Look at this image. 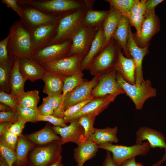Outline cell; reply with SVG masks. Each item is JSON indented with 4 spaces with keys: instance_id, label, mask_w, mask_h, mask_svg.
I'll list each match as a JSON object with an SVG mask.
<instances>
[{
    "instance_id": "1",
    "label": "cell",
    "mask_w": 166,
    "mask_h": 166,
    "mask_svg": "<svg viewBox=\"0 0 166 166\" xmlns=\"http://www.w3.org/2000/svg\"><path fill=\"white\" fill-rule=\"evenodd\" d=\"M94 0H18L20 5L30 6L48 14L64 16L80 9L93 7Z\"/></svg>"
},
{
    "instance_id": "2",
    "label": "cell",
    "mask_w": 166,
    "mask_h": 166,
    "mask_svg": "<svg viewBox=\"0 0 166 166\" xmlns=\"http://www.w3.org/2000/svg\"><path fill=\"white\" fill-rule=\"evenodd\" d=\"M7 49L10 58L32 57L31 38L30 31L20 19L10 28Z\"/></svg>"
},
{
    "instance_id": "3",
    "label": "cell",
    "mask_w": 166,
    "mask_h": 166,
    "mask_svg": "<svg viewBox=\"0 0 166 166\" xmlns=\"http://www.w3.org/2000/svg\"><path fill=\"white\" fill-rule=\"evenodd\" d=\"M116 78L118 85L133 102L137 110H141L148 99L156 95V90L152 87L148 79L144 80L139 86L132 85L125 81L117 72Z\"/></svg>"
},
{
    "instance_id": "4",
    "label": "cell",
    "mask_w": 166,
    "mask_h": 166,
    "mask_svg": "<svg viewBox=\"0 0 166 166\" xmlns=\"http://www.w3.org/2000/svg\"><path fill=\"white\" fill-rule=\"evenodd\" d=\"M90 8L93 7L82 8L62 17L59 21L54 37L47 46L71 39L83 24L85 15Z\"/></svg>"
},
{
    "instance_id": "5",
    "label": "cell",
    "mask_w": 166,
    "mask_h": 166,
    "mask_svg": "<svg viewBox=\"0 0 166 166\" xmlns=\"http://www.w3.org/2000/svg\"><path fill=\"white\" fill-rule=\"evenodd\" d=\"M120 47L117 42L112 39L91 62L88 69L90 73L100 76L114 69Z\"/></svg>"
},
{
    "instance_id": "6",
    "label": "cell",
    "mask_w": 166,
    "mask_h": 166,
    "mask_svg": "<svg viewBox=\"0 0 166 166\" xmlns=\"http://www.w3.org/2000/svg\"><path fill=\"white\" fill-rule=\"evenodd\" d=\"M98 147L112 153L113 161L117 166H120L125 160L136 156L147 155L151 148L148 142L129 146L109 143L99 145Z\"/></svg>"
},
{
    "instance_id": "7",
    "label": "cell",
    "mask_w": 166,
    "mask_h": 166,
    "mask_svg": "<svg viewBox=\"0 0 166 166\" xmlns=\"http://www.w3.org/2000/svg\"><path fill=\"white\" fill-rule=\"evenodd\" d=\"M61 141L34 148L27 158L30 166H49L61 155Z\"/></svg>"
},
{
    "instance_id": "8",
    "label": "cell",
    "mask_w": 166,
    "mask_h": 166,
    "mask_svg": "<svg viewBox=\"0 0 166 166\" xmlns=\"http://www.w3.org/2000/svg\"><path fill=\"white\" fill-rule=\"evenodd\" d=\"M83 59L80 56L74 55L65 57L41 65L45 71L66 77L82 70L81 64Z\"/></svg>"
},
{
    "instance_id": "9",
    "label": "cell",
    "mask_w": 166,
    "mask_h": 166,
    "mask_svg": "<svg viewBox=\"0 0 166 166\" xmlns=\"http://www.w3.org/2000/svg\"><path fill=\"white\" fill-rule=\"evenodd\" d=\"M99 28H88L83 24L71 38L72 44L68 56L77 55L83 59L89 52Z\"/></svg>"
},
{
    "instance_id": "10",
    "label": "cell",
    "mask_w": 166,
    "mask_h": 166,
    "mask_svg": "<svg viewBox=\"0 0 166 166\" xmlns=\"http://www.w3.org/2000/svg\"><path fill=\"white\" fill-rule=\"evenodd\" d=\"M117 71L114 69L102 75L98 82L92 89L91 95L93 98L104 97L108 95L118 96L125 94L124 91L117 84Z\"/></svg>"
},
{
    "instance_id": "11",
    "label": "cell",
    "mask_w": 166,
    "mask_h": 166,
    "mask_svg": "<svg viewBox=\"0 0 166 166\" xmlns=\"http://www.w3.org/2000/svg\"><path fill=\"white\" fill-rule=\"evenodd\" d=\"M136 144H141L142 143V141L147 140L151 148H159L164 149L165 154L162 158L152 166H159L166 161L165 138L162 133L150 127H142L136 131Z\"/></svg>"
},
{
    "instance_id": "12",
    "label": "cell",
    "mask_w": 166,
    "mask_h": 166,
    "mask_svg": "<svg viewBox=\"0 0 166 166\" xmlns=\"http://www.w3.org/2000/svg\"><path fill=\"white\" fill-rule=\"evenodd\" d=\"M72 44L71 39L46 46L32 57L41 65L67 56Z\"/></svg>"
},
{
    "instance_id": "13",
    "label": "cell",
    "mask_w": 166,
    "mask_h": 166,
    "mask_svg": "<svg viewBox=\"0 0 166 166\" xmlns=\"http://www.w3.org/2000/svg\"><path fill=\"white\" fill-rule=\"evenodd\" d=\"M20 5L23 7L24 13L23 19L20 20L30 31L40 26L57 22L64 16L49 14L30 6Z\"/></svg>"
},
{
    "instance_id": "14",
    "label": "cell",
    "mask_w": 166,
    "mask_h": 166,
    "mask_svg": "<svg viewBox=\"0 0 166 166\" xmlns=\"http://www.w3.org/2000/svg\"><path fill=\"white\" fill-rule=\"evenodd\" d=\"M145 18L138 36L134 38L138 45L143 48L149 45L152 37L160 30V22L155 11L145 15Z\"/></svg>"
},
{
    "instance_id": "15",
    "label": "cell",
    "mask_w": 166,
    "mask_h": 166,
    "mask_svg": "<svg viewBox=\"0 0 166 166\" xmlns=\"http://www.w3.org/2000/svg\"><path fill=\"white\" fill-rule=\"evenodd\" d=\"M59 22L40 26L30 31L32 55L47 46L55 34Z\"/></svg>"
},
{
    "instance_id": "16",
    "label": "cell",
    "mask_w": 166,
    "mask_h": 166,
    "mask_svg": "<svg viewBox=\"0 0 166 166\" xmlns=\"http://www.w3.org/2000/svg\"><path fill=\"white\" fill-rule=\"evenodd\" d=\"M100 76H95L91 80L85 81L73 90L68 93L65 97L63 109L89 98H93L91 92L97 84Z\"/></svg>"
},
{
    "instance_id": "17",
    "label": "cell",
    "mask_w": 166,
    "mask_h": 166,
    "mask_svg": "<svg viewBox=\"0 0 166 166\" xmlns=\"http://www.w3.org/2000/svg\"><path fill=\"white\" fill-rule=\"evenodd\" d=\"M117 96L116 95H108L93 98L78 112L63 119L66 123L77 120L80 117L86 115L92 114L96 116L113 102Z\"/></svg>"
},
{
    "instance_id": "18",
    "label": "cell",
    "mask_w": 166,
    "mask_h": 166,
    "mask_svg": "<svg viewBox=\"0 0 166 166\" xmlns=\"http://www.w3.org/2000/svg\"><path fill=\"white\" fill-rule=\"evenodd\" d=\"M149 46V45L141 48L138 45L134 39L130 26L127 49L136 65L135 85L138 86L140 85L144 80L143 76L142 64L144 57L148 52Z\"/></svg>"
},
{
    "instance_id": "19",
    "label": "cell",
    "mask_w": 166,
    "mask_h": 166,
    "mask_svg": "<svg viewBox=\"0 0 166 166\" xmlns=\"http://www.w3.org/2000/svg\"><path fill=\"white\" fill-rule=\"evenodd\" d=\"M70 123L69 125L65 127L54 126L52 129L56 133L60 136L62 144L70 142L78 145L86 139L84 130L78 123V120Z\"/></svg>"
},
{
    "instance_id": "20",
    "label": "cell",
    "mask_w": 166,
    "mask_h": 166,
    "mask_svg": "<svg viewBox=\"0 0 166 166\" xmlns=\"http://www.w3.org/2000/svg\"><path fill=\"white\" fill-rule=\"evenodd\" d=\"M20 71L26 81L34 82L41 79L45 70L32 57L19 58Z\"/></svg>"
},
{
    "instance_id": "21",
    "label": "cell",
    "mask_w": 166,
    "mask_h": 166,
    "mask_svg": "<svg viewBox=\"0 0 166 166\" xmlns=\"http://www.w3.org/2000/svg\"><path fill=\"white\" fill-rule=\"evenodd\" d=\"M121 47L118 49L116 63L114 69L120 73L128 83L135 84L136 66L132 58H128L124 55Z\"/></svg>"
},
{
    "instance_id": "22",
    "label": "cell",
    "mask_w": 166,
    "mask_h": 166,
    "mask_svg": "<svg viewBox=\"0 0 166 166\" xmlns=\"http://www.w3.org/2000/svg\"><path fill=\"white\" fill-rule=\"evenodd\" d=\"M99 148L97 144L89 139L80 143L74 150V157L77 165L83 166L86 161L95 156Z\"/></svg>"
},
{
    "instance_id": "23",
    "label": "cell",
    "mask_w": 166,
    "mask_h": 166,
    "mask_svg": "<svg viewBox=\"0 0 166 166\" xmlns=\"http://www.w3.org/2000/svg\"><path fill=\"white\" fill-rule=\"evenodd\" d=\"M65 78L57 74L45 71L41 79L45 83L43 92L48 96L62 94Z\"/></svg>"
},
{
    "instance_id": "24",
    "label": "cell",
    "mask_w": 166,
    "mask_h": 166,
    "mask_svg": "<svg viewBox=\"0 0 166 166\" xmlns=\"http://www.w3.org/2000/svg\"><path fill=\"white\" fill-rule=\"evenodd\" d=\"M105 45V38L102 26L99 28L97 33L87 54L81 61V68L82 71L88 69L92 61Z\"/></svg>"
},
{
    "instance_id": "25",
    "label": "cell",
    "mask_w": 166,
    "mask_h": 166,
    "mask_svg": "<svg viewBox=\"0 0 166 166\" xmlns=\"http://www.w3.org/2000/svg\"><path fill=\"white\" fill-rule=\"evenodd\" d=\"M122 17V15L117 9L110 6V8L102 25L105 44L111 40Z\"/></svg>"
},
{
    "instance_id": "26",
    "label": "cell",
    "mask_w": 166,
    "mask_h": 166,
    "mask_svg": "<svg viewBox=\"0 0 166 166\" xmlns=\"http://www.w3.org/2000/svg\"><path fill=\"white\" fill-rule=\"evenodd\" d=\"M26 81L20 71L19 59L15 58L10 73V93L18 97L24 91V86Z\"/></svg>"
},
{
    "instance_id": "27",
    "label": "cell",
    "mask_w": 166,
    "mask_h": 166,
    "mask_svg": "<svg viewBox=\"0 0 166 166\" xmlns=\"http://www.w3.org/2000/svg\"><path fill=\"white\" fill-rule=\"evenodd\" d=\"M130 25L128 18L122 16L120 22L113 35L112 39L118 44L123 53L128 58H131L127 49V45L129 36Z\"/></svg>"
},
{
    "instance_id": "28",
    "label": "cell",
    "mask_w": 166,
    "mask_h": 166,
    "mask_svg": "<svg viewBox=\"0 0 166 166\" xmlns=\"http://www.w3.org/2000/svg\"><path fill=\"white\" fill-rule=\"evenodd\" d=\"M27 138L34 143L41 145L61 141V137L57 135L53 129L46 126L40 130L29 134Z\"/></svg>"
},
{
    "instance_id": "29",
    "label": "cell",
    "mask_w": 166,
    "mask_h": 166,
    "mask_svg": "<svg viewBox=\"0 0 166 166\" xmlns=\"http://www.w3.org/2000/svg\"><path fill=\"white\" fill-rule=\"evenodd\" d=\"M118 128L108 127L99 129L94 128V131L90 139L98 146L107 143H116L118 141L117 136Z\"/></svg>"
},
{
    "instance_id": "30",
    "label": "cell",
    "mask_w": 166,
    "mask_h": 166,
    "mask_svg": "<svg viewBox=\"0 0 166 166\" xmlns=\"http://www.w3.org/2000/svg\"><path fill=\"white\" fill-rule=\"evenodd\" d=\"M109 10H94L88 9L85 15L83 24L89 29L99 28L102 26Z\"/></svg>"
},
{
    "instance_id": "31",
    "label": "cell",
    "mask_w": 166,
    "mask_h": 166,
    "mask_svg": "<svg viewBox=\"0 0 166 166\" xmlns=\"http://www.w3.org/2000/svg\"><path fill=\"white\" fill-rule=\"evenodd\" d=\"M31 147V144L26 137L22 135L18 137L15 150L17 157L15 165L27 163L28 154Z\"/></svg>"
},
{
    "instance_id": "32",
    "label": "cell",
    "mask_w": 166,
    "mask_h": 166,
    "mask_svg": "<svg viewBox=\"0 0 166 166\" xmlns=\"http://www.w3.org/2000/svg\"><path fill=\"white\" fill-rule=\"evenodd\" d=\"M18 97V106L37 109V106L40 101L38 91H24Z\"/></svg>"
},
{
    "instance_id": "33",
    "label": "cell",
    "mask_w": 166,
    "mask_h": 166,
    "mask_svg": "<svg viewBox=\"0 0 166 166\" xmlns=\"http://www.w3.org/2000/svg\"><path fill=\"white\" fill-rule=\"evenodd\" d=\"M15 58H10L7 62L0 63V90L10 93V90L9 84L10 73Z\"/></svg>"
},
{
    "instance_id": "34",
    "label": "cell",
    "mask_w": 166,
    "mask_h": 166,
    "mask_svg": "<svg viewBox=\"0 0 166 166\" xmlns=\"http://www.w3.org/2000/svg\"><path fill=\"white\" fill-rule=\"evenodd\" d=\"M82 70L79 71L65 79L62 95L64 98L65 95L85 82Z\"/></svg>"
},
{
    "instance_id": "35",
    "label": "cell",
    "mask_w": 166,
    "mask_h": 166,
    "mask_svg": "<svg viewBox=\"0 0 166 166\" xmlns=\"http://www.w3.org/2000/svg\"><path fill=\"white\" fill-rule=\"evenodd\" d=\"M42 101L48 103L52 107L54 111L53 115L63 118L64 111L63 104L64 98L62 94L47 96L43 98Z\"/></svg>"
},
{
    "instance_id": "36",
    "label": "cell",
    "mask_w": 166,
    "mask_h": 166,
    "mask_svg": "<svg viewBox=\"0 0 166 166\" xmlns=\"http://www.w3.org/2000/svg\"><path fill=\"white\" fill-rule=\"evenodd\" d=\"M96 116L92 114L82 116L78 119L79 124L83 128L86 139H89L94 131L93 125Z\"/></svg>"
},
{
    "instance_id": "37",
    "label": "cell",
    "mask_w": 166,
    "mask_h": 166,
    "mask_svg": "<svg viewBox=\"0 0 166 166\" xmlns=\"http://www.w3.org/2000/svg\"><path fill=\"white\" fill-rule=\"evenodd\" d=\"M19 118L27 122L38 121L39 115L37 109L18 106L17 111Z\"/></svg>"
},
{
    "instance_id": "38",
    "label": "cell",
    "mask_w": 166,
    "mask_h": 166,
    "mask_svg": "<svg viewBox=\"0 0 166 166\" xmlns=\"http://www.w3.org/2000/svg\"><path fill=\"white\" fill-rule=\"evenodd\" d=\"M136 0H105L110 6L117 9L123 16L129 12Z\"/></svg>"
},
{
    "instance_id": "39",
    "label": "cell",
    "mask_w": 166,
    "mask_h": 166,
    "mask_svg": "<svg viewBox=\"0 0 166 166\" xmlns=\"http://www.w3.org/2000/svg\"><path fill=\"white\" fill-rule=\"evenodd\" d=\"M0 152L1 156L5 160L9 166H13L17 160L15 151L8 146L1 139Z\"/></svg>"
},
{
    "instance_id": "40",
    "label": "cell",
    "mask_w": 166,
    "mask_h": 166,
    "mask_svg": "<svg viewBox=\"0 0 166 166\" xmlns=\"http://www.w3.org/2000/svg\"><path fill=\"white\" fill-rule=\"evenodd\" d=\"M0 102L8 106L13 110L17 112L18 107V97L13 93H8L0 90Z\"/></svg>"
},
{
    "instance_id": "41",
    "label": "cell",
    "mask_w": 166,
    "mask_h": 166,
    "mask_svg": "<svg viewBox=\"0 0 166 166\" xmlns=\"http://www.w3.org/2000/svg\"><path fill=\"white\" fill-rule=\"evenodd\" d=\"M123 16L127 18L128 19L130 25L134 26L136 30L135 36H138L140 33L143 23L145 18V16L127 13Z\"/></svg>"
},
{
    "instance_id": "42",
    "label": "cell",
    "mask_w": 166,
    "mask_h": 166,
    "mask_svg": "<svg viewBox=\"0 0 166 166\" xmlns=\"http://www.w3.org/2000/svg\"><path fill=\"white\" fill-rule=\"evenodd\" d=\"M91 98L76 104L67 109L63 112V118L73 115L79 111L86 104L91 101Z\"/></svg>"
},
{
    "instance_id": "43",
    "label": "cell",
    "mask_w": 166,
    "mask_h": 166,
    "mask_svg": "<svg viewBox=\"0 0 166 166\" xmlns=\"http://www.w3.org/2000/svg\"><path fill=\"white\" fill-rule=\"evenodd\" d=\"M38 121H47L55 126L65 127L67 126L63 118L58 117L53 115L44 116L39 115Z\"/></svg>"
},
{
    "instance_id": "44",
    "label": "cell",
    "mask_w": 166,
    "mask_h": 166,
    "mask_svg": "<svg viewBox=\"0 0 166 166\" xmlns=\"http://www.w3.org/2000/svg\"><path fill=\"white\" fill-rule=\"evenodd\" d=\"M9 36H7L0 42V63L6 62L10 59L9 57L7 45Z\"/></svg>"
},
{
    "instance_id": "45",
    "label": "cell",
    "mask_w": 166,
    "mask_h": 166,
    "mask_svg": "<svg viewBox=\"0 0 166 166\" xmlns=\"http://www.w3.org/2000/svg\"><path fill=\"white\" fill-rule=\"evenodd\" d=\"M1 1L8 8L15 11L20 16L21 20L24 17V13L22 6L18 2V0H1Z\"/></svg>"
},
{
    "instance_id": "46",
    "label": "cell",
    "mask_w": 166,
    "mask_h": 166,
    "mask_svg": "<svg viewBox=\"0 0 166 166\" xmlns=\"http://www.w3.org/2000/svg\"><path fill=\"white\" fill-rule=\"evenodd\" d=\"M19 117L16 112L13 110L0 112V123L16 122Z\"/></svg>"
},
{
    "instance_id": "47",
    "label": "cell",
    "mask_w": 166,
    "mask_h": 166,
    "mask_svg": "<svg viewBox=\"0 0 166 166\" xmlns=\"http://www.w3.org/2000/svg\"><path fill=\"white\" fill-rule=\"evenodd\" d=\"M18 137L10 133L9 130L4 135L1 137L5 143L15 151L17 143Z\"/></svg>"
},
{
    "instance_id": "48",
    "label": "cell",
    "mask_w": 166,
    "mask_h": 166,
    "mask_svg": "<svg viewBox=\"0 0 166 166\" xmlns=\"http://www.w3.org/2000/svg\"><path fill=\"white\" fill-rule=\"evenodd\" d=\"M26 123V121L19 118L16 122L11 124L9 131L10 133L19 137L22 135L23 130Z\"/></svg>"
},
{
    "instance_id": "49",
    "label": "cell",
    "mask_w": 166,
    "mask_h": 166,
    "mask_svg": "<svg viewBox=\"0 0 166 166\" xmlns=\"http://www.w3.org/2000/svg\"><path fill=\"white\" fill-rule=\"evenodd\" d=\"M146 0H136L129 13L135 14L145 15L146 12L145 3Z\"/></svg>"
},
{
    "instance_id": "50",
    "label": "cell",
    "mask_w": 166,
    "mask_h": 166,
    "mask_svg": "<svg viewBox=\"0 0 166 166\" xmlns=\"http://www.w3.org/2000/svg\"><path fill=\"white\" fill-rule=\"evenodd\" d=\"M39 115L42 116L53 115L54 111L51 106L46 102L43 101L42 104L37 108Z\"/></svg>"
},
{
    "instance_id": "51",
    "label": "cell",
    "mask_w": 166,
    "mask_h": 166,
    "mask_svg": "<svg viewBox=\"0 0 166 166\" xmlns=\"http://www.w3.org/2000/svg\"><path fill=\"white\" fill-rule=\"evenodd\" d=\"M163 1V0H147L145 3V14L155 11L156 7Z\"/></svg>"
},
{
    "instance_id": "52",
    "label": "cell",
    "mask_w": 166,
    "mask_h": 166,
    "mask_svg": "<svg viewBox=\"0 0 166 166\" xmlns=\"http://www.w3.org/2000/svg\"><path fill=\"white\" fill-rule=\"evenodd\" d=\"M119 166H144L142 163L136 161L135 157L128 159Z\"/></svg>"
},
{
    "instance_id": "53",
    "label": "cell",
    "mask_w": 166,
    "mask_h": 166,
    "mask_svg": "<svg viewBox=\"0 0 166 166\" xmlns=\"http://www.w3.org/2000/svg\"><path fill=\"white\" fill-rule=\"evenodd\" d=\"M103 166H117L114 163L110 152L107 151Z\"/></svg>"
},
{
    "instance_id": "54",
    "label": "cell",
    "mask_w": 166,
    "mask_h": 166,
    "mask_svg": "<svg viewBox=\"0 0 166 166\" xmlns=\"http://www.w3.org/2000/svg\"><path fill=\"white\" fill-rule=\"evenodd\" d=\"M13 124L11 122H6L0 123V136H2Z\"/></svg>"
},
{
    "instance_id": "55",
    "label": "cell",
    "mask_w": 166,
    "mask_h": 166,
    "mask_svg": "<svg viewBox=\"0 0 166 166\" xmlns=\"http://www.w3.org/2000/svg\"><path fill=\"white\" fill-rule=\"evenodd\" d=\"M12 110V109L8 106L0 103V111L1 112H4Z\"/></svg>"
},
{
    "instance_id": "56",
    "label": "cell",
    "mask_w": 166,
    "mask_h": 166,
    "mask_svg": "<svg viewBox=\"0 0 166 166\" xmlns=\"http://www.w3.org/2000/svg\"><path fill=\"white\" fill-rule=\"evenodd\" d=\"M62 156L60 155L57 159L52 163L49 166H61L62 165Z\"/></svg>"
},
{
    "instance_id": "57",
    "label": "cell",
    "mask_w": 166,
    "mask_h": 166,
    "mask_svg": "<svg viewBox=\"0 0 166 166\" xmlns=\"http://www.w3.org/2000/svg\"><path fill=\"white\" fill-rule=\"evenodd\" d=\"M0 166H9L5 160L2 156L0 158Z\"/></svg>"
},
{
    "instance_id": "58",
    "label": "cell",
    "mask_w": 166,
    "mask_h": 166,
    "mask_svg": "<svg viewBox=\"0 0 166 166\" xmlns=\"http://www.w3.org/2000/svg\"><path fill=\"white\" fill-rule=\"evenodd\" d=\"M15 166H30L27 163L23 164H22V165H15Z\"/></svg>"
},
{
    "instance_id": "59",
    "label": "cell",
    "mask_w": 166,
    "mask_h": 166,
    "mask_svg": "<svg viewBox=\"0 0 166 166\" xmlns=\"http://www.w3.org/2000/svg\"><path fill=\"white\" fill-rule=\"evenodd\" d=\"M61 166H64L62 164ZM76 166H77V165Z\"/></svg>"
}]
</instances>
